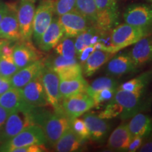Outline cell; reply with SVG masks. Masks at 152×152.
Instances as JSON below:
<instances>
[{"mask_svg": "<svg viewBox=\"0 0 152 152\" xmlns=\"http://www.w3.org/2000/svg\"><path fill=\"white\" fill-rule=\"evenodd\" d=\"M6 7H7V3L2 1V0H0V22H1L4 14Z\"/></svg>", "mask_w": 152, "mask_h": 152, "instance_id": "obj_45", "label": "cell"}, {"mask_svg": "<svg viewBox=\"0 0 152 152\" xmlns=\"http://www.w3.org/2000/svg\"><path fill=\"white\" fill-rule=\"evenodd\" d=\"M71 128L83 141L85 142L90 139V132L83 119L78 118L71 119Z\"/></svg>", "mask_w": 152, "mask_h": 152, "instance_id": "obj_35", "label": "cell"}, {"mask_svg": "<svg viewBox=\"0 0 152 152\" xmlns=\"http://www.w3.org/2000/svg\"><path fill=\"white\" fill-rule=\"evenodd\" d=\"M152 81V69L144 72L134 78L131 79L123 84L119 85L118 88L129 92H140L146 90L148 85Z\"/></svg>", "mask_w": 152, "mask_h": 152, "instance_id": "obj_27", "label": "cell"}, {"mask_svg": "<svg viewBox=\"0 0 152 152\" xmlns=\"http://www.w3.org/2000/svg\"><path fill=\"white\" fill-rule=\"evenodd\" d=\"M0 105L10 113L18 111L27 115L34 108L25 102L20 89L15 87H12L0 95Z\"/></svg>", "mask_w": 152, "mask_h": 152, "instance_id": "obj_17", "label": "cell"}, {"mask_svg": "<svg viewBox=\"0 0 152 152\" xmlns=\"http://www.w3.org/2000/svg\"><path fill=\"white\" fill-rule=\"evenodd\" d=\"M45 144H31L26 147L16 148L12 152H43L47 151Z\"/></svg>", "mask_w": 152, "mask_h": 152, "instance_id": "obj_38", "label": "cell"}, {"mask_svg": "<svg viewBox=\"0 0 152 152\" xmlns=\"http://www.w3.org/2000/svg\"><path fill=\"white\" fill-rule=\"evenodd\" d=\"M45 66V58H42L19 69L11 77L12 87L18 89L23 88L25 85L40 75Z\"/></svg>", "mask_w": 152, "mask_h": 152, "instance_id": "obj_18", "label": "cell"}, {"mask_svg": "<svg viewBox=\"0 0 152 152\" xmlns=\"http://www.w3.org/2000/svg\"><path fill=\"white\" fill-rule=\"evenodd\" d=\"M149 1H152V0H149Z\"/></svg>", "mask_w": 152, "mask_h": 152, "instance_id": "obj_48", "label": "cell"}, {"mask_svg": "<svg viewBox=\"0 0 152 152\" xmlns=\"http://www.w3.org/2000/svg\"><path fill=\"white\" fill-rule=\"evenodd\" d=\"M122 111L123 109L121 106L113 99L109 102V104L106 106V107L99 112L98 116L102 119H111L117 116H120Z\"/></svg>", "mask_w": 152, "mask_h": 152, "instance_id": "obj_34", "label": "cell"}, {"mask_svg": "<svg viewBox=\"0 0 152 152\" xmlns=\"http://www.w3.org/2000/svg\"><path fill=\"white\" fill-rule=\"evenodd\" d=\"M75 10L94 25L96 17L95 0H76Z\"/></svg>", "mask_w": 152, "mask_h": 152, "instance_id": "obj_31", "label": "cell"}, {"mask_svg": "<svg viewBox=\"0 0 152 152\" xmlns=\"http://www.w3.org/2000/svg\"><path fill=\"white\" fill-rule=\"evenodd\" d=\"M99 32V30L94 26H91L84 32L79 34L75 37V47L77 56L80 54L82 51L87 47L92 45V40L94 36Z\"/></svg>", "mask_w": 152, "mask_h": 152, "instance_id": "obj_30", "label": "cell"}, {"mask_svg": "<svg viewBox=\"0 0 152 152\" xmlns=\"http://www.w3.org/2000/svg\"><path fill=\"white\" fill-rule=\"evenodd\" d=\"M115 54L104 50L95 49L82 66L83 73L86 77L93 75Z\"/></svg>", "mask_w": 152, "mask_h": 152, "instance_id": "obj_23", "label": "cell"}, {"mask_svg": "<svg viewBox=\"0 0 152 152\" xmlns=\"http://www.w3.org/2000/svg\"><path fill=\"white\" fill-rule=\"evenodd\" d=\"M0 75H1V74H0Z\"/></svg>", "mask_w": 152, "mask_h": 152, "instance_id": "obj_49", "label": "cell"}, {"mask_svg": "<svg viewBox=\"0 0 152 152\" xmlns=\"http://www.w3.org/2000/svg\"><path fill=\"white\" fill-rule=\"evenodd\" d=\"M57 17L64 30V35L69 37L75 38L93 26L88 19L76 10Z\"/></svg>", "mask_w": 152, "mask_h": 152, "instance_id": "obj_10", "label": "cell"}, {"mask_svg": "<svg viewBox=\"0 0 152 152\" xmlns=\"http://www.w3.org/2000/svg\"><path fill=\"white\" fill-rule=\"evenodd\" d=\"M35 13V3L28 0H20L17 5V15L20 41H32Z\"/></svg>", "mask_w": 152, "mask_h": 152, "instance_id": "obj_7", "label": "cell"}, {"mask_svg": "<svg viewBox=\"0 0 152 152\" xmlns=\"http://www.w3.org/2000/svg\"><path fill=\"white\" fill-rule=\"evenodd\" d=\"M13 42L7 41L3 45L1 51V55L6 56H13V51H14V45H11Z\"/></svg>", "mask_w": 152, "mask_h": 152, "instance_id": "obj_42", "label": "cell"}, {"mask_svg": "<svg viewBox=\"0 0 152 152\" xmlns=\"http://www.w3.org/2000/svg\"><path fill=\"white\" fill-rule=\"evenodd\" d=\"M7 41L8 40H7V39H1V38H0V55H1V48H2L3 45H4Z\"/></svg>", "mask_w": 152, "mask_h": 152, "instance_id": "obj_46", "label": "cell"}, {"mask_svg": "<svg viewBox=\"0 0 152 152\" xmlns=\"http://www.w3.org/2000/svg\"><path fill=\"white\" fill-rule=\"evenodd\" d=\"M125 23L137 27L149 28L152 25V5L132 4L123 14Z\"/></svg>", "mask_w": 152, "mask_h": 152, "instance_id": "obj_13", "label": "cell"}, {"mask_svg": "<svg viewBox=\"0 0 152 152\" xmlns=\"http://www.w3.org/2000/svg\"><path fill=\"white\" fill-rule=\"evenodd\" d=\"M41 79L45 88L49 105L57 113H64L62 109V100L59 90L60 79L54 70L45 66L41 73Z\"/></svg>", "mask_w": 152, "mask_h": 152, "instance_id": "obj_5", "label": "cell"}, {"mask_svg": "<svg viewBox=\"0 0 152 152\" xmlns=\"http://www.w3.org/2000/svg\"><path fill=\"white\" fill-rule=\"evenodd\" d=\"M28 1H32V2H33V3H35L36 1H37V0H28Z\"/></svg>", "mask_w": 152, "mask_h": 152, "instance_id": "obj_47", "label": "cell"}, {"mask_svg": "<svg viewBox=\"0 0 152 152\" xmlns=\"http://www.w3.org/2000/svg\"><path fill=\"white\" fill-rule=\"evenodd\" d=\"M42 58V54L34 47L32 41H18L14 45L13 59L19 69Z\"/></svg>", "mask_w": 152, "mask_h": 152, "instance_id": "obj_14", "label": "cell"}, {"mask_svg": "<svg viewBox=\"0 0 152 152\" xmlns=\"http://www.w3.org/2000/svg\"><path fill=\"white\" fill-rule=\"evenodd\" d=\"M84 142L70 128L56 142L54 148L58 152L80 151L83 149Z\"/></svg>", "mask_w": 152, "mask_h": 152, "instance_id": "obj_24", "label": "cell"}, {"mask_svg": "<svg viewBox=\"0 0 152 152\" xmlns=\"http://www.w3.org/2000/svg\"><path fill=\"white\" fill-rule=\"evenodd\" d=\"M144 140V139L141 137H132V141H131L130 145H129L127 151L134 152L138 151V149L143 144Z\"/></svg>", "mask_w": 152, "mask_h": 152, "instance_id": "obj_40", "label": "cell"}, {"mask_svg": "<svg viewBox=\"0 0 152 152\" xmlns=\"http://www.w3.org/2000/svg\"><path fill=\"white\" fill-rule=\"evenodd\" d=\"M19 70L15 64L13 56L0 55V74L4 77H11Z\"/></svg>", "mask_w": 152, "mask_h": 152, "instance_id": "obj_33", "label": "cell"}, {"mask_svg": "<svg viewBox=\"0 0 152 152\" xmlns=\"http://www.w3.org/2000/svg\"><path fill=\"white\" fill-rule=\"evenodd\" d=\"M113 99L122 107L120 117L124 121L139 113L148 111L151 104V99L146 95V90L129 92L117 88Z\"/></svg>", "mask_w": 152, "mask_h": 152, "instance_id": "obj_2", "label": "cell"}, {"mask_svg": "<svg viewBox=\"0 0 152 152\" xmlns=\"http://www.w3.org/2000/svg\"><path fill=\"white\" fill-rule=\"evenodd\" d=\"M83 121L86 124L90 134V139L96 142H102L109 135L111 126L105 119L93 113H87L83 115Z\"/></svg>", "mask_w": 152, "mask_h": 152, "instance_id": "obj_16", "label": "cell"}, {"mask_svg": "<svg viewBox=\"0 0 152 152\" xmlns=\"http://www.w3.org/2000/svg\"><path fill=\"white\" fill-rule=\"evenodd\" d=\"M54 3L55 0H42L35 9L33 38L36 45L54 18Z\"/></svg>", "mask_w": 152, "mask_h": 152, "instance_id": "obj_6", "label": "cell"}, {"mask_svg": "<svg viewBox=\"0 0 152 152\" xmlns=\"http://www.w3.org/2000/svg\"><path fill=\"white\" fill-rule=\"evenodd\" d=\"M60 80L78 78L83 76V68L80 63L66 66L56 71Z\"/></svg>", "mask_w": 152, "mask_h": 152, "instance_id": "obj_32", "label": "cell"}, {"mask_svg": "<svg viewBox=\"0 0 152 152\" xmlns=\"http://www.w3.org/2000/svg\"><path fill=\"white\" fill-rule=\"evenodd\" d=\"M28 115L33 124L42 129L47 143L53 147L64 132L71 128V119L65 114L52 112L45 107H34Z\"/></svg>", "mask_w": 152, "mask_h": 152, "instance_id": "obj_1", "label": "cell"}, {"mask_svg": "<svg viewBox=\"0 0 152 152\" xmlns=\"http://www.w3.org/2000/svg\"><path fill=\"white\" fill-rule=\"evenodd\" d=\"M127 123H123L118 126L109 136L107 147L115 151H127L132 141Z\"/></svg>", "mask_w": 152, "mask_h": 152, "instance_id": "obj_21", "label": "cell"}, {"mask_svg": "<svg viewBox=\"0 0 152 152\" xmlns=\"http://www.w3.org/2000/svg\"><path fill=\"white\" fill-rule=\"evenodd\" d=\"M118 83L115 79L111 77H100L95 79L92 84L89 85L87 90V94L92 96L99 91L104 89H117Z\"/></svg>", "mask_w": 152, "mask_h": 152, "instance_id": "obj_29", "label": "cell"}, {"mask_svg": "<svg viewBox=\"0 0 152 152\" xmlns=\"http://www.w3.org/2000/svg\"><path fill=\"white\" fill-rule=\"evenodd\" d=\"M137 68L152 62V35L142 38L129 52Z\"/></svg>", "mask_w": 152, "mask_h": 152, "instance_id": "obj_20", "label": "cell"}, {"mask_svg": "<svg viewBox=\"0 0 152 152\" xmlns=\"http://www.w3.org/2000/svg\"><path fill=\"white\" fill-rule=\"evenodd\" d=\"M95 50L94 45H90V46L87 47L82 51V52L77 56V60L79 61L80 64L83 66V64L85 62V61L87 59L90 54Z\"/></svg>", "mask_w": 152, "mask_h": 152, "instance_id": "obj_39", "label": "cell"}, {"mask_svg": "<svg viewBox=\"0 0 152 152\" xmlns=\"http://www.w3.org/2000/svg\"><path fill=\"white\" fill-rule=\"evenodd\" d=\"M20 90L23 99L32 107H46L49 105L41 73Z\"/></svg>", "mask_w": 152, "mask_h": 152, "instance_id": "obj_11", "label": "cell"}, {"mask_svg": "<svg viewBox=\"0 0 152 152\" xmlns=\"http://www.w3.org/2000/svg\"><path fill=\"white\" fill-rule=\"evenodd\" d=\"M149 28L137 27L124 23L112 30L111 42L106 47V52L116 54L121 49L134 45L142 38L149 35Z\"/></svg>", "mask_w": 152, "mask_h": 152, "instance_id": "obj_3", "label": "cell"}, {"mask_svg": "<svg viewBox=\"0 0 152 152\" xmlns=\"http://www.w3.org/2000/svg\"><path fill=\"white\" fill-rule=\"evenodd\" d=\"M128 125L132 137H141L147 139L152 135V118L147 114L143 113L136 114L131 118Z\"/></svg>", "mask_w": 152, "mask_h": 152, "instance_id": "obj_22", "label": "cell"}, {"mask_svg": "<svg viewBox=\"0 0 152 152\" xmlns=\"http://www.w3.org/2000/svg\"><path fill=\"white\" fill-rule=\"evenodd\" d=\"M12 87L11 77L0 75V95L3 94Z\"/></svg>", "mask_w": 152, "mask_h": 152, "instance_id": "obj_41", "label": "cell"}, {"mask_svg": "<svg viewBox=\"0 0 152 152\" xmlns=\"http://www.w3.org/2000/svg\"><path fill=\"white\" fill-rule=\"evenodd\" d=\"M88 83L82 76L80 77L72 80H60L59 90L62 99L73 96L82 93H87Z\"/></svg>", "mask_w": 152, "mask_h": 152, "instance_id": "obj_26", "label": "cell"}, {"mask_svg": "<svg viewBox=\"0 0 152 152\" xmlns=\"http://www.w3.org/2000/svg\"><path fill=\"white\" fill-rule=\"evenodd\" d=\"M61 106L64 114L70 119L83 115L95 106L93 99L87 93L63 99Z\"/></svg>", "mask_w": 152, "mask_h": 152, "instance_id": "obj_8", "label": "cell"}, {"mask_svg": "<svg viewBox=\"0 0 152 152\" xmlns=\"http://www.w3.org/2000/svg\"><path fill=\"white\" fill-rule=\"evenodd\" d=\"M0 38L11 42L20 41L17 15V5L7 3L3 18L0 22Z\"/></svg>", "mask_w": 152, "mask_h": 152, "instance_id": "obj_9", "label": "cell"}, {"mask_svg": "<svg viewBox=\"0 0 152 152\" xmlns=\"http://www.w3.org/2000/svg\"><path fill=\"white\" fill-rule=\"evenodd\" d=\"M10 112L5 109L3 106L0 105V130L2 128V126L4 124L7 118H8Z\"/></svg>", "mask_w": 152, "mask_h": 152, "instance_id": "obj_43", "label": "cell"}, {"mask_svg": "<svg viewBox=\"0 0 152 152\" xmlns=\"http://www.w3.org/2000/svg\"><path fill=\"white\" fill-rule=\"evenodd\" d=\"M46 143L47 140L42 129L39 125L33 124L23 129L13 138L2 142L0 145V152H12L16 148Z\"/></svg>", "mask_w": 152, "mask_h": 152, "instance_id": "obj_4", "label": "cell"}, {"mask_svg": "<svg viewBox=\"0 0 152 152\" xmlns=\"http://www.w3.org/2000/svg\"><path fill=\"white\" fill-rule=\"evenodd\" d=\"M76 0H56L54 3V14L60 16L75 10Z\"/></svg>", "mask_w": 152, "mask_h": 152, "instance_id": "obj_36", "label": "cell"}, {"mask_svg": "<svg viewBox=\"0 0 152 152\" xmlns=\"http://www.w3.org/2000/svg\"><path fill=\"white\" fill-rule=\"evenodd\" d=\"M148 141L142 144L141 147L138 149L140 152H152V135L148 138Z\"/></svg>", "mask_w": 152, "mask_h": 152, "instance_id": "obj_44", "label": "cell"}, {"mask_svg": "<svg viewBox=\"0 0 152 152\" xmlns=\"http://www.w3.org/2000/svg\"><path fill=\"white\" fill-rule=\"evenodd\" d=\"M96 17L104 22L118 21V0H95Z\"/></svg>", "mask_w": 152, "mask_h": 152, "instance_id": "obj_25", "label": "cell"}, {"mask_svg": "<svg viewBox=\"0 0 152 152\" xmlns=\"http://www.w3.org/2000/svg\"><path fill=\"white\" fill-rule=\"evenodd\" d=\"M54 49L56 54L60 55L66 58L72 59L77 56L75 47V39L73 37L64 35Z\"/></svg>", "mask_w": 152, "mask_h": 152, "instance_id": "obj_28", "label": "cell"}, {"mask_svg": "<svg viewBox=\"0 0 152 152\" xmlns=\"http://www.w3.org/2000/svg\"><path fill=\"white\" fill-rule=\"evenodd\" d=\"M64 36V30L58 21V17L53 18L52 22L42 35L37 46L44 52H48L54 49Z\"/></svg>", "mask_w": 152, "mask_h": 152, "instance_id": "obj_19", "label": "cell"}, {"mask_svg": "<svg viewBox=\"0 0 152 152\" xmlns=\"http://www.w3.org/2000/svg\"><path fill=\"white\" fill-rule=\"evenodd\" d=\"M137 68L134 66L129 52H124L112 57L106 66L105 72L112 77H118L132 73Z\"/></svg>", "mask_w": 152, "mask_h": 152, "instance_id": "obj_15", "label": "cell"}, {"mask_svg": "<svg viewBox=\"0 0 152 152\" xmlns=\"http://www.w3.org/2000/svg\"><path fill=\"white\" fill-rule=\"evenodd\" d=\"M116 90L117 89H104L93 94L92 98L94 102L95 106L106 102L113 100Z\"/></svg>", "mask_w": 152, "mask_h": 152, "instance_id": "obj_37", "label": "cell"}, {"mask_svg": "<svg viewBox=\"0 0 152 152\" xmlns=\"http://www.w3.org/2000/svg\"><path fill=\"white\" fill-rule=\"evenodd\" d=\"M27 114L20 112H11L0 130V143L10 140L27 127L33 125Z\"/></svg>", "mask_w": 152, "mask_h": 152, "instance_id": "obj_12", "label": "cell"}]
</instances>
